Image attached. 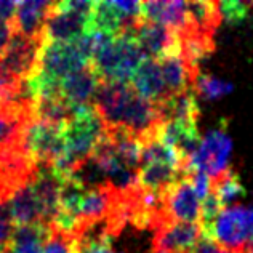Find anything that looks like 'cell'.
Returning a JSON list of instances; mask_svg holds the SVG:
<instances>
[{
    "label": "cell",
    "instance_id": "ba28073f",
    "mask_svg": "<svg viewBox=\"0 0 253 253\" xmlns=\"http://www.w3.org/2000/svg\"><path fill=\"white\" fill-rule=\"evenodd\" d=\"M90 63L77 48L76 42H43L37 59V71L50 76L56 81H63L66 76L85 68Z\"/></svg>",
    "mask_w": 253,
    "mask_h": 253
},
{
    "label": "cell",
    "instance_id": "5b68a950",
    "mask_svg": "<svg viewBox=\"0 0 253 253\" xmlns=\"http://www.w3.org/2000/svg\"><path fill=\"white\" fill-rule=\"evenodd\" d=\"M232 151V141L228 135L226 126L221 125L218 128L209 131L194 156L189 159L188 170L204 171L215 181L229 171V157Z\"/></svg>",
    "mask_w": 253,
    "mask_h": 253
},
{
    "label": "cell",
    "instance_id": "4316f807",
    "mask_svg": "<svg viewBox=\"0 0 253 253\" xmlns=\"http://www.w3.org/2000/svg\"><path fill=\"white\" fill-rule=\"evenodd\" d=\"M42 253H79V239L68 232L51 228Z\"/></svg>",
    "mask_w": 253,
    "mask_h": 253
},
{
    "label": "cell",
    "instance_id": "e575fe53",
    "mask_svg": "<svg viewBox=\"0 0 253 253\" xmlns=\"http://www.w3.org/2000/svg\"><path fill=\"white\" fill-rule=\"evenodd\" d=\"M245 250H247L249 253H253V241L247 245V247H245Z\"/></svg>",
    "mask_w": 253,
    "mask_h": 253
},
{
    "label": "cell",
    "instance_id": "e0dca14e",
    "mask_svg": "<svg viewBox=\"0 0 253 253\" xmlns=\"http://www.w3.org/2000/svg\"><path fill=\"white\" fill-rule=\"evenodd\" d=\"M34 119V104L0 109V151L23 144L24 131Z\"/></svg>",
    "mask_w": 253,
    "mask_h": 253
},
{
    "label": "cell",
    "instance_id": "7402d4cb",
    "mask_svg": "<svg viewBox=\"0 0 253 253\" xmlns=\"http://www.w3.org/2000/svg\"><path fill=\"white\" fill-rule=\"evenodd\" d=\"M186 175L189 173L173 169L167 164H144L139 167V184L146 191L164 194L171 184H175Z\"/></svg>",
    "mask_w": 253,
    "mask_h": 253
},
{
    "label": "cell",
    "instance_id": "9c48e42d",
    "mask_svg": "<svg viewBox=\"0 0 253 253\" xmlns=\"http://www.w3.org/2000/svg\"><path fill=\"white\" fill-rule=\"evenodd\" d=\"M164 211L169 223H201L202 204L186 175L164 192Z\"/></svg>",
    "mask_w": 253,
    "mask_h": 253
},
{
    "label": "cell",
    "instance_id": "836d02e7",
    "mask_svg": "<svg viewBox=\"0 0 253 253\" xmlns=\"http://www.w3.org/2000/svg\"><path fill=\"white\" fill-rule=\"evenodd\" d=\"M19 2L0 0V23H13Z\"/></svg>",
    "mask_w": 253,
    "mask_h": 253
},
{
    "label": "cell",
    "instance_id": "ac0fdd59",
    "mask_svg": "<svg viewBox=\"0 0 253 253\" xmlns=\"http://www.w3.org/2000/svg\"><path fill=\"white\" fill-rule=\"evenodd\" d=\"M53 5L55 2H41V0L19 2L15 19H13V28L16 34L26 37H42L45 21Z\"/></svg>",
    "mask_w": 253,
    "mask_h": 253
},
{
    "label": "cell",
    "instance_id": "277c9868",
    "mask_svg": "<svg viewBox=\"0 0 253 253\" xmlns=\"http://www.w3.org/2000/svg\"><path fill=\"white\" fill-rule=\"evenodd\" d=\"M202 236L231 252H242L253 241V207L234 205L224 209Z\"/></svg>",
    "mask_w": 253,
    "mask_h": 253
},
{
    "label": "cell",
    "instance_id": "f1b7e54d",
    "mask_svg": "<svg viewBox=\"0 0 253 253\" xmlns=\"http://www.w3.org/2000/svg\"><path fill=\"white\" fill-rule=\"evenodd\" d=\"M13 231H15V223L11 219L8 202H0V249L10 244Z\"/></svg>",
    "mask_w": 253,
    "mask_h": 253
},
{
    "label": "cell",
    "instance_id": "cb8c5ba5",
    "mask_svg": "<svg viewBox=\"0 0 253 253\" xmlns=\"http://www.w3.org/2000/svg\"><path fill=\"white\" fill-rule=\"evenodd\" d=\"M188 11L192 26L197 31L213 34L223 21L218 10V2H188Z\"/></svg>",
    "mask_w": 253,
    "mask_h": 253
},
{
    "label": "cell",
    "instance_id": "4dcf8cb0",
    "mask_svg": "<svg viewBox=\"0 0 253 253\" xmlns=\"http://www.w3.org/2000/svg\"><path fill=\"white\" fill-rule=\"evenodd\" d=\"M79 253H124L112 249L111 241H79Z\"/></svg>",
    "mask_w": 253,
    "mask_h": 253
},
{
    "label": "cell",
    "instance_id": "6da1fadb",
    "mask_svg": "<svg viewBox=\"0 0 253 253\" xmlns=\"http://www.w3.org/2000/svg\"><path fill=\"white\" fill-rule=\"evenodd\" d=\"M93 108L106 126L128 130L141 143L157 139V131L164 124L159 104L139 96L131 84L101 82Z\"/></svg>",
    "mask_w": 253,
    "mask_h": 253
},
{
    "label": "cell",
    "instance_id": "3957f363",
    "mask_svg": "<svg viewBox=\"0 0 253 253\" xmlns=\"http://www.w3.org/2000/svg\"><path fill=\"white\" fill-rule=\"evenodd\" d=\"M144 59L146 55L135 37L119 36L108 39L90 64L101 82L130 84L133 74Z\"/></svg>",
    "mask_w": 253,
    "mask_h": 253
},
{
    "label": "cell",
    "instance_id": "d6986e66",
    "mask_svg": "<svg viewBox=\"0 0 253 253\" xmlns=\"http://www.w3.org/2000/svg\"><path fill=\"white\" fill-rule=\"evenodd\" d=\"M8 207L15 226H26L36 223L45 224L43 210L41 207V202L37 201L34 191L31 188V183L13 192V196L8 199Z\"/></svg>",
    "mask_w": 253,
    "mask_h": 253
},
{
    "label": "cell",
    "instance_id": "484cf974",
    "mask_svg": "<svg viewBox=\"0 0 253 253\" xmlns=\"http://www.w3.org/2000/svg\"><path fill=\"white\" fill-rule=\"evenodd\" d=\"M232 86L229 82L219 81L216 77H211L209 74H202L199 72L197 77L194 79V84H192V91L196 95L202 96L204 99H216L221 98L224 95L232 91Z\"/></svg>",
    "mask_w": 253,
    "mask_h": 253
},
{
    "label": "cell",
    "instance_id": "7c38bea8",
    "mask_svg": "<svg viewBox=\"0 0 253 253\" xmlns=\"http://www.w3.org/2000/svg\"><path fill=\"white\" fill-rule=\"evenodd\" d=\"M88 21L90 16L74 11H59L53 5L43 26L42 39L43 42H76L79 37L88 32Z\"/></svg>",
    "mask_w": 253,
    "mask_h": 253
},
{
    "label": "cell",
    "instance_id": "f546056e",
    "mask_svg": "<svg viewBox=\"0 0 253 253\" xmlns=\"http://www.w3.org/2000/svg\"><path fill=\"white\" fill-rule=\"evenodd\" d=\"M189 179H191V184H192V188H194L197 197L201 199V201H205V199H207L213 192V181L207 173L191 171Z\"/></svg>",
    "mask_w": 253,
    "mask_h": 253
},
{
    "label": "cell",
    "instance_id": "83f0119b",
    "mask_svg": "<svg viewBox=\"0 0 253 253\" xmlns=\"http://www.w3.org/2000/svg\"><path fill=\"white\" fill-rule=\"evenodd\" d=\"M249 8L250 3L244 2H218V10L221 19L231 24L244 21L245 16L249 15Z\"/></svg>",
    "mask_w": 253,
    "mask_h": 253
},
{
    "label": "cell",
    "instance_id": "8992f818",
    "mask_svg": "<svg viewBox=\"0 0 253 253\" xmlns=\"http://www.w3.org/2000/svg\"><path fill=\"white\" fill-rule=\"evenodd\" d=\"M24 148L37 164L53 165L64 154L66 125L34 119L24 131Z\"/></svg>",
    "mask_w": 253,
    "mask_h": 253
},
{
    "label": "cell",
    "instance_id": "7a4b0ae2",
    "mask_svg": "<svg viewBox=\"0 0 253 253\" xmlns=\"http://www.w3.org/2000/svg\"><path fill=\"white\" fill-rule=\"evenodd\" d=\"M106 131V124L93 106L79 108L66 125V148L61 159L51 165L59 175L69 178L84 162L91 159Z\"/></svg>",
    "mask_w": 253,
    "mask_h": 253
},
{
    "label": "cell",
    "instance_id": "52a82bcc",
    "mask_svg": "<svg viewBox=\"0 0 253 253\" xmlns=\"http://www.w3.org/2000/svg\"><path fill=\"white\" fill-rule=\"evenodd\" d=\"M42 45V37H26L15 32L8 48L0 58V76L26 81L37 68Z\"/></svg>",
    "mask_w": 253,
    "mask_h": 253
},
{
    "label": "cell",
    "instance_id": "8fae6325",
    "mask_svg": "<svg viewBox=\"0 0 253 253\" xmlns=\"http://www.w3.org/2000/svg\"><path fill=\"white\" fill-rule=\"evenodd\" d=\"M133 37L136 39V42L141 46L146 58L162 59L165 56L181 53L179 34L162 24L141 19Z\"/></svg>",
    "mask_w": 253,
    "mask_h": 253
},
{
    "label": "cell",
    "instance_id": "d4e9b609",
    "mask_svg": "<svg viewBox=\"0 0 253 253\" xmlns=\"http://www.w3.org/2000/svg\"><path fill=\"white\" fill-rule=\"evenodd\" d=\"M213 192L223 204L224 209L234 207V204L245 196V188L234 171H226L223 176L213 181Z\"/></svg>",
    "mask_w": 253,
    "mask_h": 253
},
{
    "label": "cell",
    "instance_id": "d6a6232c",
    "mask_svg": "<svg viewBox=\"0 0 253 253\" xmlns=\"http://www.w3.org/2000/svg\"><path fill=\"white\" fill-rule=\"evenodd\" d=\"M13 36H15L13 23H0V58L3 56V53L8 48Z\"/></svg>",
    "mask_w": 253,
    "mask_h": 253
},
{
    "label": "cell",
    "instance_id": "9a60e30c",
    "mask_svg": "<svg viewBox=\"0 0 253 253\" xmlns=\"http://www.w3.org/2000/svg\"><path fill=\"white\" fill-rule=\"evenodd\" d=\"M141 16L144 21L162 24L178 34L196 29L189 18L188 2H143Z\"/></svg>",
    "mask_w": 253,
    "mask_h": 253
},
{
    "label": "cell",
    "instance_id": "603a6c76",
    "mask_svg": "<svg viewBox=\"0 0 253 253\" xmlns=\"http://www.w3.org/2000/svg\"><path fill=\"white\" fill-rule=\"evenodd\" d=\"M179 43H181V56L192 71H199V63L210 56L215 50L213 34L202 32L197 29H191L184 34H179Z\"/></svg>",
    "mask_w": 253,
    "mask_h": 253
},
{
    "label": "cell",
    "instance_id": "1f68e13d",
    "mask_svg": "<svg viewBox=\"0 0 253 253\" xmlns=\"http://www.w3.org/2000/svg\"><path fill=\"white\" fill-rule=\"evenodd\" d=\"M192 253H236V252H231L228 249L221 247V245H218L216 242H213L211 239L202 236V239L199 241L196 250Z\"/></svg>",
    "mask_w": 253,
    "mask_h": 253
},
{
    "label": "cell",
    "instance_id": "5bb4252c",
    "mask_svg": "<svg viewBox=\"0 0 253 253\" xmlns=\"http://www.w3.org/2000/svg\"><path fill=\"white\" fill-rule=\"evenodd\" d=\"M64 176L51 167L50 164H39L36 176L32 178L31 188L43 210L45 224H51L59 209V196L64 183Z\"/></svg>",
    "mask_w": 253,
    "mask_h": 253
},
{
    "label": "cell",
    "instance_id": "4fadbf2b",
    "mask_svg": "<svg viewBox=\"0 0 253 253\" xmlns=\"http://www.w3.org/2000/svg\"><path fill=\"white\" fill-rule=\"evenodd\" d=\"M99 86H101V79L93 69V66L88 64L63 79L61 96L74 109L93 106Z\"/></svg>",
    "mask_w": 253,
    "mask_h": 253
},
{
    "label": "cell",
    "instance_id": "44dd1931",
    "mask_svg": "<svg viewBox=\"0 0 253 253\" xmlns=\"http://www.w3.org/2000/svg\"><path fill=\"white\" fill-rule=\"evenodd\" d=\"M159 108H161L164 122L178 121L197 124L199 116H201V108H199L196 93L192 90H186L183 93H178V95H171L164 103L159 104Z\"/></svg>",
    "mask_w": 253,
    "mask_h": 253
},
{
    "label": "cell",
    "instance_id": "30bf717a",
    "mask_svg": "<svg viewBox=\"0 0 253 253\" xmlns=\"http://www.w3.org/2000/svg\"><path fill=\"white\" fill-rule=\"evenodd\" d=\"M201 239V223H169L156 231L151 253H192Z\"/></svg>",
    "mask_w": 253,
    "mask_h": 253
},
{
    "label": "cell",
    "instance_id": "d590c367",
    "mask_svg": "<svg viewBox=\"0 0 253 253\" xmlns=\"http://www.w3.org/2000/svg\"><path fill=\"white\" fill-rule=\"evenodd\" d=\"M236 253H249V252H247V250H245V249H244L242 252H236Z\"/></svg>",
    "mask_w": 253,
    "mask_h": 253
},
{
    "label": "cell",
    "instance_id": "ffe728a7",
    "mask_svg": "<svg viewBox=\"0 0 253 253\" xmlns=\"http://www.w3.org/2000/svg\"><path fill=\"white\" fill-rule=\"evenodd\" d=\"M159 63H161L164 81L167 84L170 95H178V93H183L186 90H192V84H194V79L199 72L192 71L186 64L181 53L165 56L159 59Z\"/></svg>",
    "mask_w": 253,
    "mask_h": 253
},
{
    "label": "cell",
    "instance_id": "2e32d148",
    "mask_svg": "<svg viewBox=\"0 0 253 253\" xmlns=\"http://www.w3.org/2000/svg\"><path fill=\"white\" fill-rule=\"evenodd\" d=\"M131 86L141 98L154 104H161L170 98V91L164 81L161 63L154 58H146L131 77Z\"/></svg>",
    "mask_w": 253,
    "mask_h": 253
}]
</instances>
